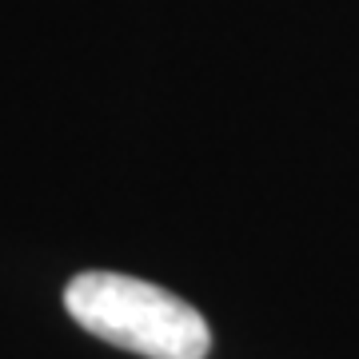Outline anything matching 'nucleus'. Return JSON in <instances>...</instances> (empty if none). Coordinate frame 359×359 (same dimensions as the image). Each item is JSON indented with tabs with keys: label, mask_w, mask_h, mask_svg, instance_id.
<instances>
[{
	"label": "nucleus",
	"mask_w": 359,
	"mask_h": 359,
	"mask_svg": "<svg viewBox=\"0 0 359 359\" xmlns=\"http://www.w3.org/2000/svg\"><path fill=\"white\" fill-rule=\"evenodd\" d=\"M65 308L96 339L144 359H204L212 347V332L192 304L136 276L80 271L65 287Z\"/></svg>",
	"instance_id": "nucleus-1"
}]
</instances>
